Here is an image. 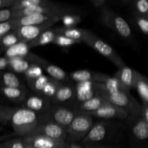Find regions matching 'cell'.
Masks as SVG:
<instances>
[{
	"instance_id": "1",
	"label": "cell",
	"mask_w": 148,
	"mask_h": 148,
	"mask_svg": "<svg viewBox=\"0 0 148 148\" xmlns=\"http://www.w3.org/2000/svg\"><path fill=\"white\" fill-rule=\"evenodd\" d=\"M95 85L100 95L108 102L123 108L129 116H140L142 104L121 86L116 78L102 74Z\"/></svg>"
},
{
	"instance_id": "2",
	"label": "cell",
	"mask_w": 148,
	"mask_h": 148,
	"mask_svg": "<svg viewBox=\"0 0 148 148\" xmlns=\"http://www.w3.org/2000/svg\"><path fill=\"white\" fill-rule=\"evenodd\" d=\"M123 130H124V124L113 120H101L92 124L81 143L82 145L104 144L114 141L121 136Z\"/></svg>"
},
{
	"instance_id": "3",
	"label": "cell",
	"mask_w": 148,
	"mask_h": 148,
	"mask_svg": "<svg viewBox=\"0 0 148 148\" xmlns=\"http://www.w3.org/2000/svg\"><path fill=\"white\" fill-rule=\"evenodd\" d=\"M10 123L14 133L20 137L30 134L38 124V114L25 108H15L10 117Z\"/></svg>"
},
{
	"instance_id": "4",
	"label": "cell",
	"mask_w": 148,
	"mask_h": 148,
	"mask_svg": "<svg viewBox=\"0 0 148 148\" xmlns=\"http://www.w3.org/2000/svg\"><path fill=\"white\" fill-rule=\"evenodd\" d=\"M77 112L78 110L76 108L51 104L46 112L38 114V124L53 123L66 130Z\"/></svg>"
},
{
	"instance_id": "5",
	"label": "cell",
	"mask_w": 148,
	"mask_h": 148,
	"mask_svg": "<svg viewBox=\"0 0 148 148\" xmlns=\"http://www.w3.org/2000/svg\"><path fill=\"white\" fill-rule=\"evenodd\" d=\"M93 124L92 117L86 113L78 111L66 128V143L82 141L88 134Z\"/></svg>"
},
{
	"instance_id": "6",
	"label": "cell",
	"mask_w": 148,
	"mask_h": 148,
	"mask_svg": "<svg viewBox=\"0 0 148 148\" xmlns=\"http://www.w3.org/2000/svg\"><path fill=\"white\" fill-rule=\"evenodd\" d=\"M83 32L84 34L82 42L90 46L94 50L109 59L114 64H115L118 67V69H121L123 66H125L126 64L121 59V57L110 45L104 42L102 39L98 38L90 30L84 29Z\"/></svg>"
},
{
	"instance_id": "7",
	"label": "cell",
	"mask_w": 148,
	"mask_h": 148,
	"mask_svg": "<svg viewBox=\"0 0 148 148\" xmlns=\"http://www.w3.org/2000/svg\"><path fill=\"white\" fill-rule=\"evenodd\" d=\"M124 121V130L127 132L132 144L140 147L147 146L148 123L136 116H129Z\"/></svg>"
},
{
	"instance_id": "8",
	"label": "cell",
	"mask_w": 148,
	"mask_h": 148,
	"mask_svg": "<svg viewBox=\"0 0 148 148\" xmlns=\"http://www.w3.org/2000/svg\"><path fill=\"white\" fill-rule=\"evenodd\" d=\"M100 20L123 38L130 40L132 37L131 28L127 21L106 6L100 9Z\"/></svg>"
},
{
	"instance_id": "9",
	"label": "cell",
	"mask_w": 148,
	"mask_h": 148,
	"mask_svg": "<svg viewBox=\"0 0 148 148\" xmlns=\"http://www.w3.org/2000/svg\"><path fill=\"white\" fill-rule=\"evenodd\" d=\"M78 12H79L78 11L77 9L75 8V7H69V6H64L57 3L55 5L52 6L34 7L12 11V19L20 18V17L33 15V14H59L65 15V14H77Z\"/></svg>"
},
{
	"instance_id": "10",
	"label": "cell",
	"mask_w": 148,
	"mask_h": 148,
	"mask_svg": "<svg viewBox=\"0 0 148 148\" xmlns=\"http://www.w3.org/2000/svg\"><path fill=\"white\" fill-rule=\"evenodd\" d=\"M50 100L53 105L77 108L75 84L71 81L66 83H62Z\"/></svg>"
},
{
	"instance_id": "11",
	"label": "cell",
	"mask_w": 148,
	"mask_h": 148,
	"mask_svg": "<svg viewBox=\"0 0 148 148\" xmlns=\"http://www.w3.org/2000/svg\"><path fill=\"white\" fill-rule=\"evenodd\" d=\"M26 59H28L31 63L39 65L43 70L46 71L49 77L51 79L61 83H66L70 81L69 74L66 73L64 69L58 66L49 63L41 57H39L33 53H29Z\"/></svg>"
},
{
	"instance_id": "12",
	"label": "cell",
	"mask_w": 148,
	"mask_h": 148,
	"mask_svg": "<svg viewBox=\"0 0 148 148\" xmlns=\"http://www.w3.org/2000/svg\"><path fill=\"white\" fill-rule=\"evenodd\" d=\"M63 16V14H33V15L26 16L20 18L12 19L10 22L12 24L14 28L20 26L38 25L48 24V23L55 24L56 22L60 21Z\"/></svg>"
},
{
	"instance_id": "13",
	"label": "cell",
	"mask_w": 148,
	"mask_h": 148,
	"mask_svg": "<svg viewBox=\"0 0 148 148\" xmlns=\"http://www.w3.org/2000/svg\"><path fill=\"white\" fill-rule=\"evenodd\" d=\"M33 134L43 135L59 141H66V129L53 123H43L38 124L30 132L28 135Z\"/></svg>"
},
{
	"instance_id": "14",
	"label": "cell",
	"mask_w": 148,
	"mask_h": 148,
	"mask_svg": "<svg viewBox=\"0 0 148 148\" xmlns=\"http://www.w3.org/2000/svg\"><path fill=\"white\" fill-rule=\"evenodd\" d=\"M87 114V113H86ZM91 117L102 119L103 120H125L129 116L128 113L123 108L108 102L93 112L88 113Z\"/></svg>"
},
{
	"instance_id": "15",
	"label": "cell",
	"mask_w": 148,
	"mask_h": 148,
	"mask_svg": "<svg viewBox=\"0 0 148 148\" xmlns=\"http://www.w3.org/2000/svg\"><path fill=\"white\" fill-rule=\"evenodd\" d=\"M53 24L38 25H25L14 27L13 31L16 33L20 41L28 43L36 38L42 32L51 27Z\"/></svg>"
},
{
	"instance_id": "16",
	"label": "cell",
	"mask_w": 148,
	"mask_h": 148,
	"mask_svg": "<svg viewBox=\"0 0 148 148\" xmlns=\"http://www.w3.org/2000/svg\"><path fill=\"white\" fill-rule=\"evenodd\" d=\"M21 104L22 108H27L38 114L46 112L51 106L49 98L35 93L31 95L28 93Z\"/></svg>"
},
{
	"instance_id": "17",
	"label": "cell",
	"mask_w": 148,
	"mask_h": 148,
	"mask_svg": "<svg viewBox=\"0 0 148 148\" xmlns=\"http://www.w3.org/2000/svg\"><path fill=\"white\" fill-rule=\"evenodd\" d=\"M24 143L35 148H53L66 144V141H59L43 135H27L22 137Z\"/></svg>"
},
{
	"instance_id": "18",
	"label": "cell",
	"mask_w": 148,
	"mask_h": 148,
	"mask_svg": "<svg viewBox=\"0 0 148 148\" xmlns=\"http://www.w3.org/2000/svg\"><path fill=\"white\" fill-rule=\"evenodd\" d=\"M76 87V104L85 102L98 94V90L95 87V82H84L75 84Z\"/></svg>"
},
{
	"instance_id": "19",
	"label": "cell",
	"mask_w": 148,
	"mask_h": 148,
	"mask_svg": "<svg viewBox=\"0 0 148 148\" xmlns=\"http://www.w3.org/2000/svg\"><path fill=\"white\" fill-rule=\"evenodd\" d=\"M0 86L27 89L22 78L12 72H0Z\"/></svg>"
},
{
	"instance_id": "20",
	"label": "cell",
	"mask_w": 148,
	"mask_h": 148,
	"mask_svg": "<svg viewBox=\"0 0 148 148\" xmlns=\"http://www.w3.org/2000/svg\"><path fill=\"white\" fill-rule=\"evenodd\" d=\"M114 77L118 79L121 86L125 90L130 92V90L133 89L134 69L125 65L121 69H119Z\"/></svg>"
},
{
	"instance_id": "21",
	"label": "cell",
	"mask_w": 148,
	"mask_h": 148,
	"mask_svg": "<svg viewBox=\"0 0 148 148\" xmlns=\"http://www.w3.org/2000/svg\"><path fill=\"white\" fill-rule=\"evenodd\" d=\"M133 89L137 91L143 101V104H148V80L137 70H134Z\"/></svg>"
},
{
	"instance_id": "22",
	"label": "cell",
	"mask_w": 148,
	"mask_h": 148,
	"mask_svg": "<svg viewBox=\"0 0 148 148\" xmlns=\"http://www.w3.org/2000/svg\"><path fill=\"white\" fill-rule=\"evenodd\" d=\"M28 93L27 89L10 88L0 86V94L8 101L14 103H22Z\"/></svg>"
},
{
	"instance_id": "23",
	"label": "cell",
	"mask_w": 148,
	"mask_h": 148,
	"mask_svg": "<svg viewBox=\"0 0 148 148\" xmlns=\"http://www.w3.org/2000/svg\"><path fill=\"white\" fill-rule=\"evenodd\" d=\"M108 102V101H106L103 97L100 95L99 91H98V95H95V97L92 98L91 99L85 101V102L79 104L77 106V109L79 111H82V112L88 114V113H91L96 111V110H98V108H101V106H103L104 104Z\"/></svg>"
},
{
	"instance_id": "24",
	"label": "cell",
	"mask_w": 148,
	"mask_h": 148,
	"mask_svg": "<svg viewBox=\"0 0 148 148\" xmlns=\"http://www.w3.org/2000/svg\"><path fill=\"white\" fill-rule=\"evenodd\" d=\"M98 72H93L87 69L77 70L69 74V79L75 84L84 83V82H95Z\"/></svg>"
},
{
	"instance_id": "25",
	"label": "cell",
	"mask_w": 148,
	"mask_h": 148,
	"mask_svg": "<svg viewBox=\"0 0 148 148\" xmlns=\"http://www.w3.org/2000/svg\"><path fill=\"white\" fill-rule=\"evenodd\" d=\"M56 35L57 34H56V31H55V28L50 27V28L42 32L33 41L27 43V46H28L29 49H30V48L46 46V45L50 44V43H53Z\"/></svg>"
},
{
	"instance_id": "26",
	"label": "cell",
	"mask_w": 148,
	"mask_h": 148,
	"mask_svg": "<svg viewBox=\"0 0 148 148\" xmlns=\"http://www.w3.org/2000/svg\"><path fill=\"white\" fill-rule=\"evenodd\" d=\"M57 3L51 1L49 0H15L12 7L10 8L12 11L23 9L30 8L34 7H41V6H52Z\"/></svg>"
},
{
	"instance_id": "27",
	"label": "cell",
	"mask_w": 148,
	"mask_h": 148,
	"mask_svg": "<svg viewBox=\"0 0 148 148\" xmlns=\"http://www.w3.org/2000/svg\"><path fill=\"white\" fill-rule=\"evenodd\" d=\"M29 49L27 43L20 42L5 50V57L7 59L14 57L25 58L30 53Z\"/></svg>"
},
{
	"instance_id": "28",
	"label": "cell",
	"mask_w": 148,
	"mask_h": 148,
	"mask_svg": "<svg viewBox=\"0 0 148 148\" xmlns=\"http://www.w3.org/2000/svg\"><path fill=\"white\" fill-rule=\"evenodd\" d=\"M84 29L77 28V27H58L55 28L56 34L61 35L64 37L68 38L73 39L75 40H79L82 42V39L83 38V32Z\"/></svg>"
},
{
	"instance_id": "29",
	"label": "cell",
	"mask_w": 148,
	"mask_h": 148,
	"mask_svg": "<svg viewBox=\"0 0 148 148\" xmlns=\"http://www.w3.org/2000/svg\"><path fill=\"white\" fill-rule=\"evenodd\" d=\"M8 69L16 73H23L30 67L31 62L26 58L14 57L8 59Z\"/></svg>"
},
{
	"instance_id": "30",
	"label": "cell",
	"mask_w": 148,
	"mask_h": 148,
	"mask_svg": "<svg viewBox=\"0 0 148 148\" xmlns=\"http://www.w3.org/2000/svg\"><path fill=\"white\" fill-rule=\"evenodd\" d=\"M49 79H50V77L49 76L43 75L33 80L26 81V82H27V86L33 90V93L41 95L43 89Z\"/></svg>"
},
{
	"instance_id": "31",
	"label": "cell",
	"mask_w": 148,
	"mask_h": 148,
	"mask_svg": "<svg viewBox=\"0 0 148 148\" xmlns=\"http://www.w3.org/2000/svg\"><path fill=\"white\" fill-rule=\"evenodd\" d=\"M20 42L21 41L17 37L16 33L13 30H12L11 32L1 37V40H0V49H1L5 51Z\"/></svg>"
},
{
	"instance_id": "32",
	"label": "cell",
	"mask_w": 148,
	"mask_h": 148,
	"mask_svg": "<svg viewBox=\"0 0 148 148\" xmlns=\"http://www.w3.org/2000/svg\"><path fill=\"white\" fill-rule=\"evenodd\" d=\"M130 5L133 13L148 17V1L147 0H132Z\"/></svg>"
},
{
	"instance_id": "33",
	"label": "cell",
	"mask_w": 148,
	"mask_h": 148,
	"mask_svg": "<svg viewBox=\"0 0 148 148\" xmlns=\"http://www.w3.org/2000/svg\"><path fill=\"white\" fill-rule=\"evenodd\" d=\"M43 75V70L39 65L36 64H31L30 67L24 72V76L26 81L33 80Z\"/></svg>"
},
{
	"instance_id": "34",
	"label": "cell",
	"mask_w": 148,
	"mask_h": 148,
	"mask_svg": "<svg viewBox=\"0 0 148 148\" xmlns=\"http://www.w3.org/2000/svg\"><path fill=\"white\" fill-rule=\"evenodd\" d=\"M61 84H62L61 82H57V81L50 78V79H49V81L48 82V83L46 84V85L45 86L41 95L51 99V98L54 95L56 90L58 89V88H59V85H60Z\"/></svg>"
},
{
	"instance_id": "35",
	"label": "cell",
	"mask_w": 148,
	"mask_h": 148,
	"mask_svg": "<svg viewBox=\"0 0 148 148\" xmlns=\"http://www.w3.org/2000/svg\"><path fill=\"white\" fill-rule=\"evenodd\" d=\"M133 18H134V23L141 33L147 36L148 34V17H145L133 13Z\"/></svg>"
},
{
	"instance_id": "36",
	"label": "cell",
	"mask_w": 148,
	"mask_h": 148,
	"mask_svg": "<svg viewBox=\"0 0 148 148\" xmlns=\"http://www.w3.org/2000/svg\"><path fill=\"white\" fill-rule=\"evenodd\" d=\"M79 43H82V42L79 41V40H73V39L68 38L64 37V36H61V35H56L52 43L57 45L60 47L67 48Z\"/></svg>"
},
{
	"instance_id": "37",
	"label": "cell",
	"mask_w": 148,
	"mask_h": 148,
	"mask_svg": "<svg viewBox=\"0 0 148 148\" xmlns=\"http://www.w3.org/2000/svg\"><path fill=\"white\" fill-rule=\"evenodd\" d=\"M15 108L0 106V124L7 125L10 122V117Z\"/></svg>"
},
{
	"instance_id": "38",
	"label": "cell",
	"mask_w": 148,
	"mask_h": 148,
	"mask_svg": "<svg viewBox=\"0 0 148 148\" xmlns=\"http://www.w3.org/2000/svg\"><path fill=\"white\" fill-rule=\"evenodd\" d=\"M62 22L64 25V27H74L75 25L78 24L80 22V16L78 14H65L62 17Z\"/></svg>"
},
{
	"instance_id": "39",
	"label": "cell",
	"mask_w": 148,
	"mask_h": 148,
	"mask_svg": "<svg viewBox=\"0 0 148 148\" xmlns=\"http://www.w3.org/2000/svg\"><path fill=\"white\" fill-rule=\"evenodd\" d=\"M5 148H24V143L22 137H16L1 143Z\"/></svg>"
},
{
	"instance_id": "40",
	"label": "cell",
	"mask_w": 148,
	"mask_h": 148,
	"mask_svg": "<svg viewBox=\"0 0 148 148\" xmlns=\"http://www.w3.org/2000/svg\"><path fill=\"white\" fill-rule=\"evenodd\" d=\"M13 28H14V27H13L12 24L10 22V20L0 23V38L3 37L6 34L11 32L13 30Z\"/></svg>"
},
{
	"instance_id": "41",
	"label": "cell",
	"mask_w": 148,
	"mask_h": 148,
	"mask_svg": "<svg viewBox=\"0 0 148 148\" xmlns=\"http://www.w3.org/2000/svg\"><path fill=\"white\" fill-rule=\"evenodd\" d=\"M12 19V11L10 8L0 10V23L8 21Z\"/></svg>"
},
{
	"instance_id": "42",
	"label": "cell",
	"mask_w": 148,
	"mask_h": 148,
	"mask_svg": "<svg viewBox=\"0 0 148 148\" xmlns=\"http://www.w3.org/2000/svg\"><path fill=\"white\" fill-rule=\"evenodd\" d=\"M140 117L145 122L148 123V104H142Z\"/></svg>"
},
{
	"instance_id": "43",
	"label": "cell",
	"mask_w": 148,
	"mask_h": 148,
	"mask_svg": "<svg viewBox=\"0 0 148 148\" xmlns=\"http://www.w3.org/2000/svg\"><path fill=\"white\" fill-rule=\"evenodd\" d=\"M15 0H0V10L11 8Z\"/></svg>"
},
{
	"instance_id": "44",
	"label": "cell",
	"mask_w": 148,
	"mask_h": 148,
	"mask_svg": "<svg viewBox=\"0 0 148 148\" xmlns=\"http://www.w3.org/2000/svg\"><path fill=\"white\" fill-rule=\"evenodd\" d=\"M90 2L92 3L94 7L99 9L106 7L107 4L106 0H91Z\"/></svg>"
},
{
	"instance_id": "45",
	"label": "cell",
	"mask_w": 148,
	"mask_h": 148,
	"mask_svg": "<svg viewBox=\"0 0 148 148\" xmlns=\"http://www.w3.org/2000/svg\"><path fill=\"white\" fill-rule=\"evenodd\" d=\"M83 148H115L108 145L104 144H92V145H82Z\"/></svg>"
},
{
	"instance_id": "46",
	"label": "cell",
	"mask_w": 148,
	"mask_h": 148,
	"mask_svg": "<svg viewBox=\"0 0 148 148\" xmlns=\"http://www.w3.org/2000/svg\"><path fill=\"white\" fill-rule=\"evenodd\" d=\"M8 65L9 61L7 57H5V56L0 57V72L7 69L8 68Z\"/></svg>"
},
{
	"instance_id": "47",
	"label": "cell",
	"mask_w": 148,
	"mask_h": 148,
	"mask_svg": "<svg viewBox=\"0 0 148 148\" xmlns=\"http://www.w3.org/2000/svg\"><path fill=\"white\" fill-rule=\"evenodd\" d=\"M14 137H17L14 133L13 134H3V135H0V143H3V142L8 140L10 139L14 138Z\"/></svg>"
},
{
	"instance_id": "48",
	"label": "cell",
	"mask_w": 148,
	"mask_h": 148,
	"mask_svg": "<svg viewBox=\"0 0 148 148\" xmlns=\"http://www.w3.org/2000/svg\"><path fill=\"white\" fill-rule=\"evenodd\" d=\"M69 148H83V147L77 143H69Z\"/></svg>"
},
{
	"instance_id": "49",
	"label": "cell",
	"mask_w": 148,
	"mask_h": 148,
	"mask_svg": "<svg viewBox=\"0 0 148 148\" xmlns=\"http://www.w3.org/2000/svg\"><path fill=\"white\" fill-rule=\"evenodd\" d=\"M23 143H24V142H23ZM24 148H35V147H33V146L27 144V143H24Z\"/></svg>"
},
{
	"instance_id": "50",
	"label": "cell",
	"mask_w": 148,
	"mask_h": 148,
	"mask_svg": "<svg viewBox=\"0 0 148 148\" xmlns=\"http://www.w3.org/2000/svg\"><path fill=\"white\" fill-rule=\"evenodd\" d=\"M67 144V143H66V144H64V145H60V146H57V147H53V148H63L64 147L65 145H66Z\"/></svg>"
},
{
	"instance_id": "51",
	"label": "cell",
	"mask_w": 148,
	"mask_h": 148,
	"mask_svg": "<svg viewBox=\"0 0 148 148\" xmlns=\"http://www.w3.org/2000/svg\"><path fill=\"white\" fill-rule=\"evenodd\" d=\"M63 148H69V143H67V144H66V145H65V146H64V147Z\"/></svg>"
},
{
	"instance_id": "52",
	"label": "cell",
	"mask_w": 148,
	"mask_h": 148,
	"mask_svg": "<svg viewBox=\"0 0 148 148\" xmlns=\"http://www.w3.org/2000/svg\"><path fill=\"white\" fill-rule=\"evenodd\" d=\"M0 148H5V147H4L2 145H1V143H0Z\"/></svg>"
},
{
	"instance_id": "53",
	"label": "cell",
	"mask_w": 148,
	"mask_h": 148,
	"mask_svg": "<svg viewBox=\"0 0 148 148\" xmlns=\"http://www.w3.org/2000/svg\"><path fill=\"white\" fill-rule=\"evenodd\" d=\"M1 38H0V40H1Z\"/></svg>"
},
{
	"instance_id": "54",
	"label": "cell",
	"mask_w": 148,
	"mask_h": 148,
	"mask_svg": "<svg viewBox=\"0 0 148 148\" xmlns=\"http://www.w3.org/2000/svg\"><path fill=\"white\" fill-rule=\"evenodd\" d=\"M0 52H1V49H0Z\"/></svg>"
}]
</instances>
